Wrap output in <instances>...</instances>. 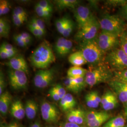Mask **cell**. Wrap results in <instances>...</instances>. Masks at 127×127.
I'll list each match as a JSON object with an SVG mask.
<instances>
[{"mask_svg":"<svg viewBox=\"0 0 127 127\" xmlns=\"http://www.w3.org/2000/svg\"><path fill=\"white\" fill-rule=\"evenodd\" d=\"M73 81L75 82V83L80 88V89L82 90H83L86 85L87 83L85 77H79L76 78H72Z\"/></svg>","mask_w":127,"mask_h":127,"instance_id":"obj_36","label":"cell"},{"mask_svg":"<svg viewBox=\"0 0 127 127\" xmlns=\"http://www.w3.org/2000/svg\"><path fill=\"white\" fill-rule=\"evenodd\" d=\"M12 20H13L14 24L16 26L19 27L21 26L25 22H26L27 21V18L20 17L13 14Z\"/></svg>","mask_w":127,"mask_h":127,"instance_id":"obj_34","label":"cell"},{"mask_svg":"<svg viewBox=\"0 0 127 127\" xmlns=\"http://www.w3.org/2000/svg\"><path fill=\"white\" fill-rule=\"evenodd\" d=\"M86 112L81 109H73L67 112L66 119L68 122L81 125L85 123Z\"/></svg>","mask_w":127,"mask_h":127,"instance_id":"obj_14","label":"cell"},{"mask_svg":"<svg viewBox=\"0 0 127 127\" xmlns=\"http://www.w3.org/2000/svg\"><path fill=\"white\" fill-rule=\"evenodd\" d=\"M80 1L77 0H58L56 4L58 9H63L66 8H75L80 3Z\"/></svg>","mask_w":127,"mask_h":127,"instance_id":"obj_25","label":"cell"},{"mask_svg":"<svg viewBox=\"0 0 127 127\" xmlns=\"http://www.w3.org/2000/svg\"><path fill=\"white\" fill-rule=\"evenodd\" d=\"M108 83L112 91L117 95L119 101L123 104L127 102V83L114 79Z\"/></svg>","mask_w":127,"mask_h":127,"instance_id":"obj_12","label":"cell"},{"mask_svg":"<svg viewBox=\"0 0 127 127\" xmlns=\"http://www.w3.org/2000/svg\"><path fill=\"white\" fill-rule=\"evenodd\" d=\"M0 28L3 30L5 32L9 33L10 27L7 21L4 19L0 18Z\"/></svg>","mask_w":127,"mask_h":127,"instance_id":"obj_41","label":"cell"},{"mask_svg":"<svg viewBox=\"0 0 127 127\" xmlns=\"http://www.w3.org/2000/svg\"><path fill=\"white\" fill-rule=\"evenodd\" d=\"M120 47L127 55V29L120 36Z\"/></svg>","mask_w":127,"mask_h":127,"instance_id":"obj_30","label":"cell"},{"mask_svg":"<svg viewBox=\"0 0 127 127\" xmlns=\"http://www.w3.org/2000/svg\"><path fill=\"white\" fill-rule=\"evenodd\" d=\"M0 58L2 59H8L11 58L9 53L2 48H0Z\"/></svg>","mask_w":127,"mask_h":127,"instance_id":"obj_48","label":"cell"},{"mask_svg":"<svg viewBox=\"0 0 127 127\" xmlns=\"http://www.w3.org/2000/svg\"><path fill=\"white\" fill-rule=\"evenodd\" d=\"M35 11L39 17L43 18L44 19L47 20L45 14L44 10L37 4L35 6Z\"/></svg>","mask_w":127,"mask_h":127,"instance_id":"obj_44","label":"cell"},{"mask_svg":"<svg viewBox=\"0 0 127 127\" xmlns=\"http://www.w3.org/2000/svg\"><path fill=\"white\" fill-rule=\"evenodd\" d=\"M18 34L23 40H26L27 39L32 38L31 35L29 33L27 32H23L19 33Z\"/></svg>","mask_w":127,"mask_h":127,"instance_id":"obj_50","label":"cell"},{"mask_svg":"<svg viewBox=\"0 0 127 127\" xmlns=\"http://www.w3.org/2000/svg\"><path fill=\"white\" fill-rule=\"evenodd\" d=\"M68 60L73 66H81L87 63L86 60L80 50L70 55L68 57Z\"/></svg>","mask_w":127,"mask_h":127,"instance_id":"obj_21","label":"cell"},{"mask_svg":"<svg viewBox=\"0 0 127 127\" xmlns=\"http://www.w3.org/2000/svg\"><path fill=\"white\" fill-rule=\"evenodd\" d=\"M63 127H81L80 126V125H77L76 124H74V123H65L64 124Z\"/></svg>","mask_w":127,"mask_h":127,"instance_id":"obj_51","label":"cell"},{"mask_svg":"<svg viewBox=\"0 0 127 127\" xmlns=\"http://www.w3.org/2000/svg\"><path fill=\"white\" fill-rule=\"evenodd\" d=\"M66 40L67 39L64 37H60L57 40L55 43V51L60 56L62 55Z\"/></svg>","mask_w":127,"mask_h":127,"instance_id":"obj_29","label":"cell"},{"mask_svg":"<svg viewBox=\"0 0 127 127\" xmlns=\"http://www.w3.org/2000/svg\"><path fill=\"white\" fill-rule=\"evenodd\" d=\"M73 48V42L71 40H66L61 56H64L68 54Z\"/></svg>","mask_w":127,"mask_h":127,"instance_id":"obj_37","label":"cell"},{"mask_svg":"<svg viewBox=\"0 0 127 127\" xmlns=\"http://www.w3.org/2000/svg\"><path fill=\"white\" fill-rule=\"evenodd\" d=\"M37 24V26L41 30L46 32L45 25L44 21L40 18H33L32 19Z\"/></svg>","mask_w":127,"mask_h":127,"instance_id":"obj_46","label":"cell"},{"mask_svg":"<svg viewBox=\"0 0 127 127\" xmlns=\"http://www.w3.org/2000/svg\"><path fill=\"white\" fill-rule=\"evenodd\" d=\"M127 0H110L106 1V4L111 7H122L126 3Z\"/></svg>","mask_w":127,"mask_h":127,"instance_id":"obj_35","label":"cell"},{"mask_svg":"<svg viewBox=\"0 0 127 127\" xmlns=\"http://www.w3.org/2000/svg\"><path fill=\"white\" fill-rule=\"evenodd\" d=\"M85 99L88 107L91 108H96L101 104V97L96 91H92L86 95Z\"/></svg>","mask_w":127,"mask_h":127,"instance_id":"obj_17","label":"cell"},{"mask_svg":"<svg viewBox=\"0 0 127 127\" xmlns=\"http://www.w3.org/2000/svg\"><path fill=\"white\" fill-rule=\"evenodd\" d=\"M10 10V5L8 1L1 0L0 1V16H1L9 13Z\"/></svg>","mask_w":127,"mask_h":127,"instance_id":"obj_31","label":"cell"},{"mask_svg":"<svg viewBox=\"0 0 127 127\" xmlns=\"http://www.w3.org/2000/svg\"><path fill=\"white\" fill-rule=\"evenodd\" d=\"M119 16L125 21H127V0L126 3L120 8Z\"/></svg>","mask_w":127,"mask_h":127,"instance_id":"obj_39","label":"cell"},{"mask_svg":"<svg viewBox=\"0 0 127 127\" xmlns=\"http://www.w3.org/2000/svg\"><path fill=\"white\" fill-rule=\"evenodd\" d=\"M49 94L50 95V96L55 101H59L60 100L59 95L55 86L50 89V90L49 91Z\"/></svg>","mask_w":127,"mask_h":127,"instance_id":"obj_45","label":"cell"},{"mask_svg":"<svg viewBox=\"0 0 127 127\" xmlns=\"http://www.w3.org/2000/svg\"><path fill=\"white\" fill-rule=\"evenodd\" d=\"M101 31L108 32L119 36L127 29L125 21L119 15L106 14L99 21Z\"/></svg>","mask_w":127,"mask_h":127,"instance_id":"obj_4","label":"cell"},{"mask_svg":"<svg viewBox=\"0 0 127 127\" xmlns=\"http://www.w3.org/2000/svg\"><path fill=\"white\" fill-rule=\"evenodd\" d=\"M122 127H127V125H125V126H123Z\"/></svg>","mask_w":127,"mask_h":127,"instance_id":"obj_56","label":"cell"},{"mask_svg":"<svg viewBox=\"0 0 127 127\" xmlns=\"http://www.w3.org/2000/svg\"><path fill=\"white\" fill-rule=\"evenodd\" d=\"M113 79L127 83V69L121 71H113Z\"/></svg>","mask_w":127,"mask_h":127,"instance_id":"obj_28","label":"cell"},{"mask_svg":"<svg viewBox=\"0 0 127 127\" xmlns=\"http://www.w3.org/2000/svg\"><path fill=\"white\" fill-rule=\"evenodd\" d=\"M54 78V71L52 69H42L35 74L33 82L35 86L43 89L48 86Z\"/></svg>","mask_w":127,"mask_h":127,"instance_id":"obj_9","label":"cell"},{"mask_svg":"<svg viewBox=\"0 0 127 127\" xmlns=\"http://www.w3.org/2000/svg\"><path fill=\"white\" fill-rule=\"evenodd\" d=\"M114 78V72L104 62L92 65L85 76L87 85L93 87L100 83L109 82Z\"/></svg>","mask_w":127,"mask_h":127,"instance_id":"obj_2","label":"cell"},{"mask_svg":"<svg viewBox=\"0 0 127 127\" xmlns=\"http://www.w3.org/2000/svg\"><path fill=\"white\" fill-rule=\"evenodd\" d=\"M41 111L42 118L47 123H55L59 118V112L57 108L48 102L41 104Z\"/></svg>","mask_w":127,"mask_h":127,"instance_id":"obj_10","label":"cell"},{"mask_svg":"<svg viewBox=\"0 0 127 127\" xmlns=\"http://www.w3.org/2000/svg\"><path fill=\"white\" fill-rule=\"evenodd\" d=\"M124 114V117L125 118V119L127 121V113Z\"/></svg>","mask_w":127,"mask_h":127,"instance_id":"obj_55","label":"cell"},{"mask_svg":"<svg viewBox=\"0 0 127 127\" xmlns=\"http://www.w3.org/2000/svg\"><path fill=\"white\" fill-rule=\"evenodd\" d=\"M69 19V18L66 17H64L62 18H59L56 21L55 25L56 28L58 31L61 34H62L64 29L66 27Z\"/></svg>","mask_w":127,"mask_h":127,"instance_id":"obj_27","label":"cell"},{"mask_svg":"<svg viewBox=\"0 0 127 127\" xmlns=\"http://www.w3.org/2000/svg\"><path fill=\"white\" fill-rule=\"evenodd\" d=\"M30 60L37 68L45 69L55 61V57L49 42L44 41L33 51Z\"/></svg>","mask_w":127,"mask_h":127,"instance_id":"obj_1","label":"cell"},{"mask_svg":"<svg viewBox=\"0 0 127 127\" xmlns=\"http://www.w3.org/2000/svg\"><path fill=\"white\" fill-rule=\"evenodd\" d=\"M73 23L72 20L69 19L66 27L64 29L63 32L62 33L63 36L65 38L69 36L73 32Z\"/></svg>","mask_w":127,"mask_h":127,"instance_id":"obj_33","label":"cell"},{"mask_svg":"<svg viewBox=\"0 0 127 127\" xmlns=\"http://www.w3.org/2000/svg\"><path fill=\"white\" fill-rule=\"evenodd\" d=\"M126 119L121 115L111 118L105 123L103 127H122L125 126Z\"/></svg>","mask_w":127,"mask_h":127,"instance_id":"obj_23","label":"cell"},{"mask_svg":"<svg viewBox=\"0 0 127 127\" xmlns=\"http://www.w3.org/2000/svg\"><path fill=\"white\" fill-rule=\"evenodd\" d=\"M6 64L11 69L23 71L26 74L29 73L27 63L26 60L21 56L14 57Z\"/></svg>","mask_w":127,"mask_h":127,"instance_id":"obj_15","label":"cell"},{"mask_svg":"<svg viewBox=\"0 0 127 127\" xmlns=\"http://www.w3.org/2000/svg\"><path fill=\"white\" fill-rule=\"evenodd\" d=\"M96 39L100 49L105 54L120 47V36L113 33L101 31Z\"/></svg>","mask_w":127,"mask_h":127,"instance_id":"obj_7","label":"cell"},{"mask_svg":"<svg viewBox=\"0 0 127 127\" xmlns=\"http://www.w3.org/2000/svg\"><path fill=\"white\" fill-rule=\"evenodd\" d=\"M8 74L10 85L14 90L24 89L27 87V78L25 72L10 69Z\"/></svg>","mask_w":127,"mask_h":127,"instance_id":"obj_8","label":"cell"},{"mask_svg":"<svg viewBox=\"0 0 127 127\" xmlns=\"http://www.w3.org/2000/svg\"><path fill=\"white\" fill-rule=\"evenodd\" d=\"M76 105V101L72 95L67 93L60 100V106L64 112H68L74 109Z\"/></svg>","mask_w":127,"mask_h":127,"instance_id":"obj_18","label":"cell"},{"mask_svg":"<svg viewBox=\"0 0 127 127\" xmlns=\"http://www.w3.org/2000/svg\"><path fill=\"white\" fill-rule=\"evenodd\" d=\"M123 104V106H124V114L127 113V102L126 103H125Z\"/></svg>","mask_w":127,"mask_h":127,"instance_id":"obj_53","label":"cell"},{"mask_svg":"<svg viewBox=\"0 0 127 127\" xmlns=\"http://www.w3.org/2000/svg\"><path fill=\"white\" fill-rule=\"evenodd\" d=\"M93 15L89 8L84 6L77 7L74 11V18L76 21L79 29L88 23Z\"/></svg>","mask_w":127,"mask_h":127,"instance_id":"obj_11","label":"cell"},{"mask_svg":"<svg viewBox=\"0 0 127 127\" xmlns=\"http://www.w3.org/2000/svg\"><path fill=\"white\" fill-rule=\"evenodd\" d=\"M5 87V82L3 74L1 72V71H0V95H1L4 92Z\"/></svg>","mask_w":127,"mask_h":127,"instance_id":"obj_47","label":"cell"},{"mask_svg":"<svg viewBox=\"0 0 127 127\" xmlns=\"http://www.w3.org/2000/svg\"><path fill=\"white\" fill-rule=\"evenodd\" d=\"M26 116L29 120H32L36 116L38 106L36 103L33 100H28L25 106Z\"/></svg>","mask_w":127,"mask_h":127,"instance_id":"obj_20","label":"cell"},{"mask_svg":"<svg viewBox=\"0 0 127 127\" xmlns=\"http://www.w3.org/2000/svg\"><path fill=\"white\" fill-rule=\"evenodd\" d=\"M29 31L32 32L33 35L38 38H41L45 34L46 32L43 31L39 28L33 29V28H28Z\"/></svg>","mask_w":127,"mask_h":127,"instance_id":"obj_40","label":"cell"},{"mask_svg":"<svg viewBox=\"0 0 127 127\" xmlns=\"http://www.w3.org/2000/svg\"><path fill=\"white\" fill-rule=\"evenodd\" d=\"M10 112L11 115L16 119L22 120L26 116L25 109L21 101L16 100L12 103Z\"/></svg>","mask_w":127,"mask_h":127,"instance_id":"obj_16","label":"cell"},{"mask_svg":"<svg viewBox=\"0 0 127 127\" xmlns=\"http://www.w3.org/2000/svg\"><path fill=\"white\" fill-rule=\"evenodd\" d=\"M87 72V70L82 68L81 66H73L68 69L67 77L71 78L85 77Z\"/></svg>","mask_w":127,"mask_h":127,"instance_id":"obj_24","label":"cell"},{"mask_svg":"<svg viewBox=\"0 0 127 127\" xmlns=\"http://www.w3.org/2000/svg\"><path fill=\"white\" fill-rule=\"evenodd\" d=\"M80 51H81L87 63L95 65L104 63L106 54L100 49L96 38L81 42Z\"/></svg>","mask_w":127,"mask_h":127,"instance_id":"obj_3","label":"cell"},{"mask_svg":"<svg viewBox=\"0 0 127 127\" xmlns=\"http://www.w3.org/2000/svg\"><path fill=\"white\" fill-rule=\"evenodd\" d=\"M99 28V21L93 16L88 23L79 29L75 35V39L81 42L94 39L98 35Z\"/></svg>","mask_w":127,"mask_h":127,"instance_id":"obj_6","label":"cell"},{"mask_svg":"<svg viewBox=\"0 0 127 127\" xmlns=\"http://www.w3.org/2000/svg\"><path fill=\"white\" fill-rule=\"evenodd\" d=\"M111 115L106 112L103 116L85 123L88 127H100L111 119Z\"/></svg>","mask_w":127,"mask_h":127,"instance_id":"obj_22","label":"cell"},{"mask_svg":"<svg viewBox=\"0 0 127 127\" xmlns=\"http://www.w3.org/2000/svg\"><path fill=\"white\" fill-rule=\"evenodd\" d=\"M0 47L2 48V49H4L5 50H17L11 44L8 43L7 42H3L1 45L0 46Z\"/></svg>","mask_w":127,"mask_h":127,"instance_id":"obj_49","label":"cell"},{"mask_svg":"<svg viewBox=\"0 0 127 127\" xmlns=\"http://www.w3.org/2000/svg\"><path fill=\"white\" fill-rule=\"evenodd\" d=\"M13 38L14 41H16L17 44L19 47L25 48V47H26L27 46V45L26 44V43L25 41V40L22 39L19 35L18 34L14 35Z\"/></svg>","mask_w":127,"mask_h":127,"instance_id":"obj_42","label":"cell"},{"mask_svg":"<svg viewBox=\"0 0 127 127\" xmlns=\"http://www.w3.org/2000/svg\"><path fill=\"white\" fill-rule=\"evenodd\" d=\"M30 127H41L40 124L38 123H35L33 124Z\"/></svg>","mask_w":127,"mask_h":127,"instance_id":"obj_54","label":"cell"},{"mask_svg":"<svg viewBox=\"0 0 127 127\" xmlns=\"http://www.w3.org/2000/svg\"><path fill=\"white\" fill-rule=\"evenodd\" d=\"M11 101L12 96L8 91H5L0 95V112L3 115L8 113Z\"/></svg>","mask_w":127,"mask_h":127,"instance_id":"obj_19","label":"cell"},{"mask_svg":"<svg viewBox=\"0 0 127 127\" xmlns=\"http://www.w3.org/2000/svg\"><path fill=\"white\" fill-rule=\"evenodd\" d=\"M5 127H20V126H19V125L18 123H13L9 124L7 125L6 126H5Z\"/></svg>","mask_w":127,"mask_h":127,"instance_id":"obj_52","label":"cell"},{"mask_svg":"<svg viewBox=\"0 0 127 127\" xmlns=\"http://www.w3.org/2000/svg\"><path fill=\"white\" fill-rule=\"evenodd\" d=\"M64 84L68 91H71L74 93H78L82 91L71 78L67 77L64 81Z\"/></svg>","mask_w":127,"mask_h":127,"instance_id":"obj_26","label":"cell"},{"mask_svg":"<svg viewBox=\"0 0 127 127\" xmlns=\"http://www.w3.org/2000/svg\"><path fill=\"white\" fill-rule=\"evenodd\" d=\"M104 62L113 71H121L127 69V55L120 48L107 53Z\"/></svg>","mask_w":127,"mask_h":127,"instance_id":"obj_5","label":"cell"},{"mask_svg":"<svg viewBox=\"0 0 127 127\" xmlns=\"http://www.w3.org/2000/svg\"><path fill=\"white\" fill-rule=\"evenodd\" d=\"M13 14L20 17L27 18V14L25 9L21 7H17L14 9Z\"/></svg>","mask_w":127,"mask_h":127,"instance_id":"obj_38","label":"cell"},{"mask_svg":"<svg viewBox=\"0 0 127 127\" xmlns=\"http://www.w3.org/2000/svg\"><path fill=\"white\" fill-rule=\"evenodd\" d=\"M55 88L58 92V93L59 96L60 100L63 98L67 94L64 88L60 84H57L55 86Z\"/></svg>","mask_w":127,"mask_h":127,"instance_id":"obj_43","label":"cell"},{"mask_svg":"<svg viewBox=\"0 0 127 127\" xmlns=\"http://www.w3.org/2000/svg\"><path fill=\"white\" fill-rule=\"evenodd\" d=\"M37 4L40 6L44 10L49 11L52 12L53 11V6L51 2L48 0H43L39 1Z\"/></svg>","mask_w":127,"mask_h":127,"instance_id":"obj_32","label":"cell"},{"mask_svg":"<svg viewBox=\"0 0 127 127\" xmlns=\"http://www.w3.org/2000/svg\"><path fill=\"white\" fill-rule=\"evenodd\" d=\"M118 97L114 91H106L101 96V105L104 111H109L115 109L118 106Z\"/></svg>","mask_w":127,"mask_h":127,"instance_id":"obj_13","label":"cell"}]
</instances>
